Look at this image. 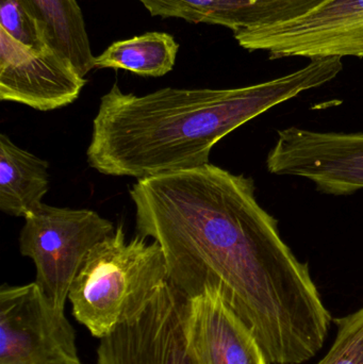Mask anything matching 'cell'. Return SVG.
Instances as JSON below:
<instances>
[{"label":"cell","mask_w":363,"mask_h":364,"mask_svg":"<svg viewBox=\"0 0 363 364\" xmlns=\"http://www.w3.org/2000/svg\"><path fill=\"white\" fill-rule=\"evenodd\" d=\"M0 364H83L64 310L36 282L1 287Z\"/></svg>","instance_id":"obj_5"},{"label":"cell","mask_w":363,"mask_h":364,"mask_svg":"<svg viewBox=\"0 0 363 364\" xmlns=\"http://www.w3.org/2000/svg\"><path fill=\"white\" fill-rule=\"evenodd\" d=\"M266 168L277 176L313 182L325 194H353L363 190V134L279 130Z\"/></svg>","instance_id":"obj_7"},{"label":"cell","mask_w":363,"mask_h":364,"mask_svg":"<svg viewBox=\"0 0 363 364\" xmlns=\"http://www.w3.org/2000/svg\"><path fill=\"white\" fill-rule=\"evenodd\" d=\"M48 29L51 46L85 77L94 68L85 21L77 0H28Z\"/></svg>","instance_id":"obj_14"},{"label":"cell","mask_w":363,"mask_h":364,"mask_svg":"<svg viewBox=\"0 0 363 364\" xmlns=\"http://www.w3.org/2000/svg\"><path fill=\"white\" fill-rule=\"evenodd\" d=\"M340 58L311 60L266 82L234 89L164 87L146 95L119 85L100 98L87 151L108 176L149 178L209 164L215 145L275 106L321 87L342 70Z\"/></svg>","instance_id":"obj_2"},{"label":"cell","mask_w":363,"mask_h":364,"mask_svg":"<svg viewBox=\"0 0 363 364\" xmlns=\"http://www.w3.org/2000/svg\"><path fill=\"white\" fill-rule=\"evenodd\" d=\"M335 322L338 326L336 339L315 364H363V307Z\"/></svg>","instance_id":"obj_16"},{"label":"cell","mask_w":363,"mask_h":364,"mask_svg":"<svg viewBox=\"0 0 363 364\" xmlns=\"http://www.w3.org/2000/svg\"><path fill=\"white\" fill-rule=\"evenodd\" d=\"M185 301L164 284L139 318L100 339L97 364H196L183 327Z\"/></svg>","instance_id":"obj_8"},{"label":"cell","mask_w":363,"mask_h":364,"mask_svg":"<svg viewBox=\"0 0 363 364\" xmlns=\"http://www.w3.org/2000/svg\"><path fill=\"white\" fill-rule=\"evenodd\" d=\"M179 44L164 32H147L117 41L94 59L95 68L125 70L143 77H162L176 62Z\"/></svg>","instance_id":"obj_13"},{"label":"cell","mask_w":363,"mask_h":364,"mask_svg":"<svg viewBox=\"0 0 363 364\" xmlns=\"http://www.w3.org/2000/svg\"><path fill=\"white\" fill-rule=\"evenodd\" d=\"M0 28L30 48L51 46L48 29L28 0H0Z\"/></svg>","instance_id":"obj_15"},{"label":"cell","mask_w":363,"mask_h":364,"mask_svg":"<svg viewBox=\"0 0 363 364\" xmlns=\"http://www.w3.org/2000/svg\"><path fill=\"white\" fill-rule=\"evenodd\" d=\"M49 164L0 134V210L23 218L36 211L49 190Z\"/></svg>","instance_id":"obj_12"},{"label":"cell","mask_w":363,"mask_h":364,"mask_svg":"<svg viewBox=\"0 0 363 364\" xmlns=\"http://www.w3.org/2000/svg\"><path fill=\"white\" fill-rule=\"evenodd\" d=\"M183 327L196 364H271L251 329L215 291L187 297Z\"/></svg>","instance_id":"obj_10"},{"label":"cell","mask_w":363,"mask_h":364,"mask_svg":"<svg viewBox=\"0 0 363 364\" xmlns=\"http://www.w3.org/2000/svg\"><path fill=\"white\" fill-rule=\"evenodd\" d=\"M255 191L253 179L207 164L140 179L129 194L138 235L159 243L177 290L215 291L271 364H302L323 348L332 316Z\"/></svg>","instance_id":"obj_1"},{"label":"cell","mask_w":363,"mask_h":364,"mask_svg":"<svg viewBox=\"0 0 363 364\" xmlns=\"http://www.w3.org/2000/svg\"><path fill=\"white\" fill-rule=\"evenodd\" d=\"M153 16L210 23L234 33L298 18L328 0H139Z\"/></svg>","instance_id":"obj_11"},{"label":"cell","mask_w":363,"mask_h":364,"mask_svg":"<svg viewBox=\"0 0 363 364\" xmlns=\"http://www.w3.org/2000/svg\"><path fill=\"white\" fill-rule=\"evenodd\" d=\"M87 80L51 46L38 50L0 28V100L50 111L72 104Z\"/></svg>","instance_id":"obj_9"},{"label":"cell","mask_w":363,"mask_h":364,"mask_svg":"<svg viewBox=\"0 0 363 364\" xmlns=\"http://www.w3.org/2000/svg\"><path fill=\"white\" fill-rule=\"evenodd\" d=\"M234 38L271 59L363 58V0H328L298 18L237 32Z\"/></svg>","instance_id":"obj_6"},{"label":"cell","mask_w":363,"mask_h":364,"mask_svg":"<svg viewBox=\"0 0 363 364\" xmlns=\"http://www.w3.org/2000/svg\"><path fill=\"white\" fill-rule=\"evenodd\" d=\"M114 230L112 222L93 210L42 203L26 216L19 250L33 261L36 284L57 309L64 310L87 255Z\"/></svg>","instance_id":"obj_4"},{"label":"cell","mask_w":363,"mask_h":364,"mask_svg":"<svg viewBox=\"0 0 363 364\" xmlns=\"http://www.w3.org/2000/svg\"><path fill=\"white\" fill-rule=\"evenodd\" d=\"M136 235L126 241L119 224L87 255L70 287L74 318L104 339L136 320L168 282V267L158 242Z\"/></svg>","instance_id":"obj_3"}]
</instances>
